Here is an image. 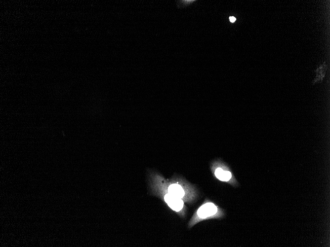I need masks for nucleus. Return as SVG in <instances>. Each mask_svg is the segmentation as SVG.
Segmentation results:
<instances>
[{"label":"nucleus","instance_id":"obj_1","mask_svg":"<svg viewBox=\"0 0 330 247\" xmlns=\"http://www.w3.org/2000/svg\"><path fill=\"white\" fill-rule=\"evenodd\" d=\"M148 174L152 176L173 196L189 201L193 198L192 186L182 176L174 175L170 179H165L162 175L154 171H150Z\"/></svg>","mask_w":330,"mask_h":247},{"label":"nucleus","instance_id":"obj_5","mask_svg":"<svg viewBox=\"0 0 330 247\" xmlns=\"http://www.w3.org/2000/svg\"><path fill=\"white\" fill-rule=\"evenodd\" d=\"M229 20H230V21L231 22L233 23V22H234L236 21V19L235 17H233V16H231V17H230V18H229Z\"/></svg>","mask_w":330,"mask_h":247},{"label":"nucleus","instance_id":"obj_3","mask_svg":"<svg viewBox=\"0 0 330 247\" xmlns=\"http://www.w3.org/2000/svg\"><path fill=\"white\" fill-rule=\"evenodd\" d=\"M218 211L217 207L211 202H207L203 204L198 209L194 217L190 221L188 227H192L194 224L204 219L211 218Z\"/></svg>","mask_w":330,"mask_h":247},{"label":"nucleus","instance_id":"obj_4","mask_svg":"<svg viewBox=\"0 0 330 247\" xmlns=\"http://www.w3.org/2000/svg\"><path fill=\"white\" fill-rule=\"evenodd\" d=\"M211 169L215 177L221 181H228L232 178V175L229 171L224 170L214 162L211 163Z\"/></svg>","mask_w":330,"mask_h":247},{"label":"nucleus","instance_id":"obj_2","mask_svg":"<svg viewBox=\"0 0 330 247\" xmlns=\"http://www.w3.org/2000/svg\"><path fill=\"white\" fill-rule=\"evenodd\" d=\"M148 176L150 186L153 193L160 197L171 209L178 213L180 216L184 215L185 206L184 201L170 194L166 189L150 174H148Z\"/></svg>","mask_w":330,"mask_h":247}]
</instances>
